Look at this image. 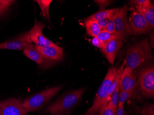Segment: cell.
<instances>
[{
  "mask_svg": "<svg viewBox=\"0 0 154 115\" xmlns=\"http://www.w3.org/2000/svg\"><path fill=\"white\" fill-rule=\"evenodd\" d=\"M117 73L118 70L114 67L109 69L103 81L98 89L92 106L85 112V115H102L105 108L110 100L109 91Z\"/></svg>",
  "mask_w": 154,
  "mask_h": 115,
  "instance_id": "1",
  "label": "cell"
},
{
  "mask_svg": "<svg viewBox=\"0 0 154 115\" xmlns=\"http://www.w3.org/2000/svg\"><path fill=\"white\" fill-rule=\"evenodd\" d=\"M85 91V88H80L65 93L48 106L44 112L50 113L51 115H65L68 114L71 110L79 102Z\"/></svg>",
  "mask_w": 154,
  "mask_h": 115,
  "instance_id": "2",
  "label": "cell"
},
{
  "mask_svg": "<svg viewBox=\"0 0 154 115\" xmlns=\"http://www.w3.org/2000/svg\"><path fill=\"white\" fill-rule=\"evenodd\" d=\"M151 58V47L149 44V38H147L128 48L123 63L125 68L134 71L144 61Z\"/></svg>",
  "mask_w": 154,
  "mask_h": 115,
  "instance_id": "3",
  "label": "cell"
},
{
  "mask_svg": "<svg viewBox=\"0 0 154 115\" xmlns=\"http://www.w3.org/2000/svg\"><path fill=\"white\" fill-rule=\"evenodd\" d=\"M62 88V85L57 86L35 94L23 100V106L27 112L38 111L43 108Z\"/></svg>",
  "mask_w": 154,
  "mask_h": 115,
  "instance_id": "4",
  "label": "cell"
},
{
  "mask_svg": "<svg viewBox=\"0 0 154 115\" xmlns=\"http://www.w3.org/2000/svg\"><path fill=\"white\" fill-rule=\"evenodd\" d=\"M142 95L144 97L153 98L154 97V68L149 66L143 69L141 72L137 81Z\"/></svg>",
  "mask_w": 154,
  "mask_h": 115,
  "instance_id": "5",
  "label": "cell"
},
{
  "mask_svg": "<svg viewBox=\"0 0 154 115\" xmlns=\"http://www.w3.org/2000/svg\"><path fill=\"white\" fill-rule=\"evenodd\" d=\"M130 15L128 20L131 35H138L149 33L152 30L145 18L137 10L132 8L129 9Z\"/></svg>",
  "mask_w": 154,
  "mask_h": 115,
  "instance_id": "6",
  "label": "cell"
},
{
  "mask_svg": "<svg viewBox=\"0 0 154 115\" xmlns=\"http://www.w3.org/2000/svg\"><path fill=\"white\" fill-rule=\"evenodd\" d=\"M128 11V5L125 4L122 8L118 9L114 19L115 34L120 37L123 42L131 35L127 20Z\"/></svg>",
  "mask_w": 154,
  "mask_h": 115,
  "instance_id": "7",
  "label": "cell"
},
{
  "mask_svg": "<svg viewBox=\"0 0 154 115\" xmlns=\"http://www.w3.org/2000/svg\"><path fill=\"white\" fill-rule=\"evenodd\" d=\"M35 46L44 56L45 60L46 69L51 67L63 59V49L57 45L40 47L35 45Z\"/></svg>",
  "mask_w": 154,
  "mask_h": 115,
  "instance_id": "8",
  "label": "cell"
},
{
  "mask_svg": "<svg viewBox=\"0 0 154 115\" xmlns=\"http://www.w3.org/2000/svg\"><path fill=\"white\" fill-rule=\"evenodd\" d=\"M20 99L10 98L0 103V115H26Z\"/></svg>",
  "mask_w": 154,
  "mask_h": 115,
  "instance_id": "9",
  "label": "cell"
},
{
  "mask_svg": "<svg viewBox=\"0 0 154 115\" xmlns=\"http://www.w3.org/2000/svg\"><path fill=\"white\" fill-rule=\"evenodd\" d=\"M45 27V25L42 22H37L35 24L29 32V38L31 42L40 47L57 45L43 35Z\"/></svg>",
  "mask_w": 154,
  "mask_h": 115,
  "instance_id": "10",
  "label": "cell"
},
{
  "mask_svg": "<svg viewBox=\"0 0 154 115\" xmlns=\"http://www.w3.org/2000/svg\"><path fill=\"white\" fill-rule=\"evenodd\" d=\"M33 45L29 38V32H28L14 39L0 44V49L24 50Z\"/></svg>",
  "mask_w": 154,
  "mask_h": 115,
  "instance_id": "11",
  "label": "cell"
},
{
  "mask_svg": "<svg viewBox=\"0 0 154 115\" xmlns=\"http://www.w3.org/2000/svg\"><path fill=\"white\" fill-rule=\"evenodd\" d=\"M122 40L114 34L111 39L107 43L103 48L101 49L106 58L110 64H114L117 54L123 45Z\"/></svg>",
  "mask_w": 154,
  "mask_h": 115,
  "instance_id": "12",
  "label": "cell"
},
{
  "mask_svg": "<svg viewBox=\"0 0 154 115\" xmlns=\"http://www.w3.org/2000/svg\"><path fill=\"white\" fill-rule=\"evenodd\" d=\"M137 74L127 68L124 69L119 84L120 92L135 89L136 86Z\"/></svg>",
  "mask_w": 154,
  "mask_h": 115,
  "instance_id": "13",
  "label": "cell"
},
{
  "mask_svg": "<svg viewBox=\"0 0 154 115\" xmlns=\"http://www.w3.org/2000/svg\"><path fill=\"white\" fill-rule=\"evenodd\" d=\"M23 54L36 62L39 67L43 69H46V62L44 56L36 48L35 45L31 47L26 48L23 50Z\"/></svg>",
  "mask_w": 154,
  "mask_h": 115,
  "instance_id": "14",
  "label": "cell"
},
{
  "mask_svg": "<svg viewBox=\"0 0 154 115\" xmlns=\"http://www.w3.org/2000/svg\"><path fill=\"white\" fill-rule=\"evenodd\" d=\"M137 10L143 16L152 29H153L154 27V5L149 2Z\"/></svg>",
  "mask_w": 154,
  "mask_h": 115,
  "instance_id": "15",
  "label": "cell"
},
{
  "mask_svg": "<svg viewBox=\"0 0 154 115\" xmlns=\"http://www.w3.org/2000/svg\"><path fill=\"white\" fill-rule=\"evenodd\" d=\"M85 25L86 29V33L88 35L93 38L97 37L102 31L96 21L85 20Z\"/></svg>",
  "mask_w": 154,
  "mask_h": 115,
  "instance_id": "16",
  "label": "cell"
},
{
  "mask_svg": "<svg viewBox=\"0 0 154 115\" xmlns=\"http://www.w3.org/2000/svg\"><path fill=\"white\" fill-rule=\"evenodd\" d=\"M36 2L38 4L41 10L43 16L46 20H50V14H49V8L52 1L51 0H38Z\"/></svg>",
  "mask_w": 154,
  "mask_h": 115,
  "instance_id": "17",
  "label": "cell"
},
{
  "mask_svg": "<svg viewBox=\"0 0 154 115\" xmlns=\"http://www.w3.org/2000/svg\"><path fill=\"white\" fill-rule=\"evenodd\" d=\"M118 9L119 8L112 9L111 12L110 14H109V15L107 18L108 20V25L104 29V30H106V31L112 35L114 34L115 33L114 19H115L116 13Z\"/></svg>",
  "mask_w": 154,
  "mask_h": 115,
  "instance_id": "18",
  "label": "cell"
},
{
  "mask_svg": "<svg viewBox=\"0 0 154 115\" xmlns=\"http://www.w3.org/2000/svg\"><path fill=\"white\" fill-rule=\"evenodd\" d=\"M112 9H107V10H99L97 12L93 14L92 15L87 17L85 20H90L97 21L101 19L108 18L111 12Z\"/></svg>",
  "mask_w": 154,
  "mask_h": 115,
  "instance_id": "19",
  "label": "cell"
},
{
  "mask_svg": "<svg viewBox=\"0 0 154 115\" xmlns=\"http://www.w3.org/2000/svg\"><path fill=\"white\" fill-rule=\"evenodd\" d=\"M125 64L123 63L122 65H121V67L118 70V73L115 78V80L112 84L110 89L109 91V96L111 98V96L112 95V93L114 92V91L116 89V88L120 84V80H121V76L122 74L123 71L124 69Z\"/></svg>",
  "mask_w": 154,
  "mask_h": 115,
  "instance_id": "20",
  "label": "cell"
},
{
  "mask_svg": "<svg viewBox=\"0 0 154 115\" xmlns=\"http://www.w3.org/2000/svg\"><path fill=\"white\" fill-rule=\"evenodd\" d=\"M135 89L129 91H122L119 93L118 104H124L125 102L132 96Z\"/></svg>",
  "mask_w": 154,
  "mask_h": 115,
  "instance_id": "21",
  "label": "cell"
},
{
  "mask_svg": "<svg viewBox=\"0 0 154 115\" xmlns=\"http://www.w3.org/2000/svg\"><path fill=\"white\" fill-rule=\"evenodd\" d=\"M112 36L113 35L104 29L101 31L100 33L98 35L96 38L101 41L105 46L107 43L111 39Z\"/></svg>",
  "mask_w": 154,
  "mask_h": 115,
  "instance_id": "22",
  "label": "cell"
},
{
  "mask_svg": "<svg viewBox=\"0 0 154 115\" xmlns=\"http://www.w3.org/2000/svg\"><path fill=\"white\" fill-rule=\"evenodd\" d=\"M14 2L12 0H0V16L3 14Z\"/></svg>",
  "mask_w": 154,
  "mask_h": 115,
  "instance_id": "23",
  "label": "cell"
},
{
  "mask_svg": "<svg viewBox=\"0 0 154 115\" xmlns=\"http://www.w3.org/2000/svg\"><path fill=\"white\" fill-rule=\"evenodd\" d=\"M140 115H154V105L153 104H146L140 111Z\"/></svg>",
  "mask_w": 154,
  "mask_h": 115,
  "instance_id": "24",
  "label": "cell"
},
{
  "mask_svg": "<svg viewBox=\"0 0 154 115\" xmlns=\"http://www.w3.org/2000/svg\"><path fill=\"white\" fill-rule=\"evenodd\" d=\"M149 1V0H134V1H130V8H135L137 10L139 8H141L143 6H144L145 4L148 3Z\"/></svg>",
  "mask_w": 154,
  "mask_h": 115,
  "instance_id": "25",
  "label": "cell"
},
{
  "mask_svg": "<svg viewBox=\"0 0 154 115\" xmlns=\"http://www.w3.org/2000/svg\"><path fill=\"white\" fill-rule=\"evenodd\" d=\"M116 109L110 100L108 103L107 106L105 108L102 115H116Z\"/></svg>",
  "mask_w": 154,
  "mask_h": 115,
  "instance_id": "26",
  "label": "cell"
},
{
  "mask_svg": "<svg viewBox=\"0 0 154 115\" xmlns=\"http://www.w3.org/2000/svg\"><path fill=\"white\" fill-rule=\"evenodd\" d=\"M95 2L100 7V10H105L106 7L110 5L112 3V1H105V0L95 1Z\"/></svg>",
  "mask_w": 154,
  "mask_h": 115,
  "instance_id": "27",
  "label": "cell"
},
{
  "mask_svg": "<svg viewBox=\"0 0 154 115\" xmlns=\"http://www.w3.org/2000/svg\"><path fill=\"white\" fill-rule=\"evenodd\" d=\"M91 44L93 46L96 47H98V48H100L101 49H102L104 47V45L96 37L93 38H92V39L91 40Z\"/></svg>",
  "mask_w": 154,
  "mask_h": 115,
  "instance_id": "28",
  "label": "cell"
},
{
  "mask_svg": "<svg viewBox=\"0 0 154 115\" xmlns=\"http://www.w3.org/2000/svg\"><path fill=\"white\" fill-rule=\"evenodd\" d=\"M98 25L100 27L101 30H104L107 26L108 25V19H101V20H98L96 21Z\"/></svg>",
  "mask_w": 154,
  "mask_h": 115,
  "instance_id": "29",
  "label": "cell"
},
{
  "mask_svg": "<svg viewBox=\"0 0 154 115\" xmlns=\"http://www.w3.org/2000/svg\"><path fill=\"white\" fill-rule=\"evenodd\" d=\"M116 115H125L124 104H118L116 110Z\"/></svg>",
  "mask_w": 154,
  "mask_h": 115,
  "instance_id": "30",
  "label": "cell"
},
{
  "mask_svg": "<svg viewBox=\"0 0 154 115\" xmlns=\"http://www.w3.org/2000/svg\"><path fill=\"white\" fill-rule=\"evenodd\" d=\"M98 115V114H94V115Z\"/></svg>",
  "mask_w": 154,
  "mask_h": 115,
  "instance_id": "31",
  "label": "cell"
},
{
  "mask_svg": "<svg viewBox=\"0 0 154 115\" xmlns=\"http://www.w3.org/2000/svg\"><path fill=\"white\" fill-rule=\"evenodd\" d=\"M69 115V113H68V114H66V115Z\"/></svg>",
  "mask_w": 154,
  "mask_h": 115,
  "instance_id": "32",
  "label": "cell"
}]
</instances>
